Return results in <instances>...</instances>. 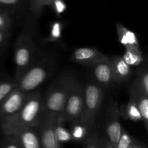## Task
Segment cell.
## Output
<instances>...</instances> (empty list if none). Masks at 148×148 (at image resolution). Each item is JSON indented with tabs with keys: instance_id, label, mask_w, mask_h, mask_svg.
<instances>
[{
	"instance_id": "obj_1",
	"label": "cell",
	"mask_w": 148,
	"mask_h": 148,
	"mask_svg": "<svg viewBox=\"0 0 148 148\" xmlns=\"http://www.w3.org/2000/svg\"><path fill=\"white\" fill-rule=\"evenodd\" d=\"M43 111V97L38 92H30L19 112L12 119L1 124L0 127L4 134H11L23 129L36 127Z\"/></svg>"
},
{
	"instance_id": "obj_2",
	"label": "cell",
	"mask_w": 148,
	"mask_h": 148,
	"mask_svg": "<svg viewBox=\"0 0 148 148\" xmlns=\"http://www.w3.org/2000/svg\"><path fill=\"white\" fill-rule=\"evenodd\" d=\"M55 68L56 61L53 56L48 54L38 56L17 81V88L25 93L35 92L53 73Z\"/></svg>"
},
{
	"instance_id": "obj_3",
	"label": "cell",
	"mask_w": 148,
	"mask_h": 148,
	"mask_svg": "<svg viewBox=\"0 0 148 148\" xmlns=\"http://www.w3.org/2000/svg\"><path fill=\"white\" fill-rule=\"evenodd\" d=\"M76 79L70 72L61 74L43 97L44 111L54 114H62L65 103Z\"/></svg>"
},
{
	"instance_id": "obj_4",
	"label": "cell",
	"mask_w": 148,
	"mask_h": 148,
	"mask_svg": "<svg viewBox=\"0 0 148 148\" xmlns=\"http://www.w3.org/2000/svg\"><path fill=\"white\" fill-rule=\"evenodd\" d=\"M83 106L80 121L88 131L95 130V123L104 97V89L96 82H88L84 85Z\"/></svg>"
},
{
	"instance_id": "obj_5",
	"label": "cell",
	"mask_w": 148,
	"mask_h": 148,
	"mask_svg": "<svg viewBox=\"0 0 148 148\" xmlns=\"http://www.w3.org/2000/svg\"><path fill=\"white\" fill-rule=\"evenodd\" d=\"M37 48L31 33L23 32L17 38L14 49V62L15 65L16 81L25 73L37 59Z\"/></svg>"
},
{
	"instance_id": "obj_6",
	"label": "cell",
	"mask_w": 148,
	"mask_h": 148,
	"mask_svg": "<svg viewBox=\"0 0 148 148\" xmlns=\"http://www.w3.org/2000/svg\"><path fill=\"white\" fill-rule=\"evenodd\" d=\"M83 88L84 85L75 81L61 114L64 122L80 121L83 106Z\"/></svg>"
},
{
	"instance_id": "obj_7",
	"label": "cell",
	"mask_w": 148,
	"mask_h": 148,
	"mask_svg": "<svg viewBox=\"0 0 148 148\" xmlns=\"http://www.w3.org/2000/svg\"><path fill=\"white\" fill-rule=\"evenodd\" d=\"M120 119L121 116L119 114V106L116 101L112 100L110 101L106 108L104 128L106 137L108 139L114 148H116L123 129Z\"/></svg>"
},
{
	"instance_id": "obj_8",
	"label": "cell",
	"mask_w": 148,
	"mask_h": 148,
	"mask_svg": "<svg viewBox=\"0 0 148 148\" xmlns=\"http://www.w3.org/2000/svg\"><path fill=\"white\" fill-rule=\"evenodd\" d=\"M57 115L46 111H43L40 122L37 125L41 147L59 148L62 147V145L58 143L55 132Z\"/></svg>"
},
{
	"instance_id": "obj_9",
	"label": "cell",
	"mask_w": 148,
	"mask_h": 148,
	"mask_svg": "<svg viewBox=\"0 0 148 148\" xmlns=\"http://www.w3.org/2000/svg\"><path fill=\"white\" fill-rule=\"evenodd\" d=\"M29 94L16 88L0 103V125L12 119L19 112Z\"/></svg>"
},
{
	"instance_id": "obj_10",
	"label": "cell",
	"mask_w": 148,
	"mask_h": 148,
	"mask_svg": "<svg viewBox=\"0 0 148 148\" xmlns=\"http://www.w3.org/2000/svg\"><path fill=\"white\" fill-rule=\"evenodd\" d=\"M108 59V56L95 48H77L71 55V59L75 63L90 66Z\"/></svg>"
},
{
	"instance_id": "obj_11",
	"label": "cell",
	"mask_w": 148,
	"mask_h": 148,
	"mask_svg": "<svg viewBox=\"0 0 148 148\" xmlns=\"http://www.w3.org/2000/svg\"><path fill=\"white\" fill-rule=\"evenodd\" d=\"M91 67L92 68L96 83L103 89L108 88L113 82H114V74L109 58L106 60L101 61L91 66Z\"/></svg>"
},
{
	"instance_id": "obj_12",
	"label": "cell",
	"mask_w": 148,
	"mask_h": 148,
	"mask_svg": "<svg viewBox=\"0 0 148 148\" xmlns=\"http://www.w3.org/2000/svg\"><path fill=\"white\" fill-rule=\"evenodd\" d=\"M130 98H132L138 106L140 111L143 122L144 123L146 130H148V94L145 93L139 87L135 80L132 82L129 88Z\"/></svg>"
},
{
	"instance_id": "obj_13",
	"label": "cell",
	"mask_w": 148,
	"mask_h": 148,
	"mask_svg": "<svg viewBox=\"0 0 148 148\" xmlns=\"http://www.w3.org/2000/svg\"><path fill=\"white\" fill-rule=\"evenodd\" d=\"M14 134L21 148H41L37 126L23 129Z\"/></svg>"
},
{
	"instance_id": "obj_14",
	"label": "cell",
	"mask_w": 148,
	"mask_h": 148,
	"mask_svg": "<svg viewBox=\"0 0 148 148\" xmlns=\"http://www.w3.org/2000/svg\"><path fill=\"white\" fill-rule=\"evenodd\" d=\"M114 74V82H125L130 79L132 75V69L122 56H115L109 58Z\"/></svg>"
},
{
	"instance_id": "obj_15",
	"label": "cell",
	"mask_w": 148,
	"mask_h": 148,
	"mask_svg": "<svg viewBox=\"0 0 148 148\" xmlns=\"http://www.w3.org/2000/svg\"><path fill=\"white\" fill-rule=\"evenodd\" d=\"M119 42L125 48L130 46H140L138 38L134 32L124 27L122 24L117 22L116 24Z\"/></svg>"
},
{
	"instance_id": "obj_16",
	"label": "cell",
	"mask_w": 148,
	"mask_h": 148,
	"mask_svg": "<svg viewBox=\"0 0 148 148\" xmlns=\"http://www.w3.org/2000/svg\"><path fill=\"white\" fill-rule=\"evenodd\" d=\"M119 114L120 116L124 120H130L134 122L143 121V117L138 106L132 98H130L126 105L119 108Z\"/></svg>"
},
{
	"instance_id": "obj_17",
	"label": "cell",
	"mask_w": 148,
	"mask_h": 148,
	"mask_svg": "<svg viewBox=\"0 0 148 148\" xmlns=\"http://www.w3.org/2000/svg\"><path fill=\"white\" fill-rule=\"evenodd\" d=\"M82 143H83V146L85 147L114 148L106 137H101L95 130L88 132V135Z\"/></svg>"
},
{
	"instance_id": "obj_18",
	"label": "cell",
	"mask_w": 148,
	"mask_h": 148,
	"mask_svg": "<svg viewBox=\"0 0 148 148\" xmlns=\"http://www.w3.org/2000/svg\"><path fill=\"white\" fill-rule=\"evenodd\" d=\"M122 58L130 66H138L143 62V55L140 46L125 48Z\"/></svg>"
},
{
	"instance_id": "obj_19",
	"label": "cell",
	"mask_w": 148,
	"mask_h": 148,
	"mask_svg": "<svg viewBox=\"0 0 148 148\" xmlns=\"http://www.w3.org/2000/svg\"><path fill=\"white\" fill-rule=\"evenodd\" d=\"M147 146L133 136L130 135L124 129H122L121 136L116 148H147Z\"/></svg>"
},
{
	"instance_id": "obj_20",
	"label": "cell",
	"mask_w": 148,
	"mask_h": 148,
	"mask_svg": "<svg viewBox=\"0 0 148 148\" xmlns=\"http://www.w3.org/2000/svg\"><path fill=\"white\" fill-rule=\"evenodd\" d=\"M63 118L61 114H58L56 119V127H55V132H56V137L58 143L63 145L64 143H68L71 141H73L72 134L70 131L66 129L64 126Z\"/></svg>"
},
{
	"instance_id": "obj_21",
	"label": "cell",
	"mask_w": 148,
	"mask_h": 148,
	"mask_svg": "<svg viewBox=\"0 0 148 148\" xmlns=\"http://www.w3.org/2000/svg\"><path fill=\"white\" fill-rule=\"evenodd\" d=\"M69 131L72 134L73 141L78 143H82L89 132L86 126L80 121L70 123Z\"/></svg>"
},
{
	"instance_id": "obj_22",
	"label": "cell",
	"mask_w": 148,
	"mask_h": 148,
	"mask_svg": "<svg viewBox=\"0 0 148 148\" xmlns=\"http://www.w3.org/2000/svg\"><path fill=\"white\" fill-rule=\"evenodd\" d=\"M64 25L62 22L53 21L51 24L49 36L42 40L43 43H49L56 42L61 39L62 36Z\"/></svg>"
},
{
	"instance_id": "obj_23",
	"label": "cell",
	"mask_w": 148,
	"mask_h": 148,
	"mask_svg": "<svg viewBox=\"0 0 148 148\" xmlns=\"http://www.w3.org/2000/svg\"><path fill=\"white\" fill-rule=\"evenodd\" d=\"M17 88V82L14 78L0 81V103Z\"/></svg>"
},
{
	"instance_id": "obj_24",
	"label": "cell",
	"mask_w": 148,
	"mask_h": 148,
	"mask_svg": "<svg viewBox=\"0 0 148 148\" xmlns=\"http://www.w3.org/2000/svg\"><path fill=\"white\" fill-rule=\"evenodd\" d=\"M25 0H0V8L8 12L10 14H16L23 7Z\"/></svg>"
},
{
	"instance_id": "obj_25",
	"label": "cell",
	"mask_w": 148,
	"mask_h": 148,
	"mask_svg": "<svg viewBox=\"0 0 148 148\" xmlns=\"http://www.w3.org/2000/svg\"><path fill=\"white\" fill-rule=\"evenodd\" d=\"M29 7L35 17H38L46 6L50 5L52 0H27Z\"/></svg>"
},
{
	"instance_id": "obj_26",
	"label": "cell",
	"mask_w": 148,
	"mask_h": 148,
	"mask_svg": "<svg viewBox=\"0 0 148 148\" xmlns=\"http://www.w3.org/2000/svg\"><path fill=\"white\" fill-rule=\"evenodd\" d=\"M140 88L145 93L148 94V72L147 66L140 68L137 74V77L134 79Z\"/></svg>"
},
{
	"instance_id": "obj_27",
	"label": "cell",
	"mask_w": 148,
	"mask_h": 148,
	"mask_svg": "<svg viewBox=\"0 0 148 148\" xmlns=\"http://www.w3.org/2000/svg\"><path fill=\"white\" fill-rule=\"evenodd\" d=\"M12 26L11 14L6 10L0 8V29L10 31Z\"/></svg>"
},
{
	"instance_id": "obj_28",
	"label": "cell",
	"mask_w": 148,
	"mask_h": 148,
	"mask_svg": "<svg viewBox=\"0 0 148 148\" xmlns=\"http://www.w3.org/2000/svg\"><path fill=\"white\" fill-rule=\"evenodd\" d=\"M0 147L3 148H21L14 134H4V138L1 141Z\"/></svg>"
},
{
	"instance_id": "obj_29",
	"label": "cell",
	"mask_w": 148,
	"mask_h": 148,
	"mask_svg": "<svg viewBox=\"0 0 148 148\" xmlns=\"http://www.w3.org/2000/svg\"><path fill=\"white\" fill-rule=\"evenodd\" d=\"M49 6L57 16L62 15L67 9V5L64 0H52Z\"/></svg>"
},
{
	"instance_id": "obj_30",
	"label": "cell",
	"mask_w": 148,
	"mask_h": 148,
	"mask_svg": "<svg viewBox=\"0 0 148 148\" xmlns=\"http://www.w3.org/2000/svg\"><path fill=\"white\" fill-rule=\"evenodd\" d=\"M10 36V31L0 29V55L1 54L8 43Z\"/></svg>"
}]
</instances>
